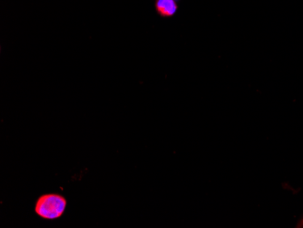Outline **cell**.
Wrapping results in <instances>:
<instances>
[{
    "instance_id": "cell-1",
    "label": "cell",
    "mask_w": 303,
    "mask_h": 228,
    "mask_svg": "<svg viewBox=\"0 0 303 228\" xmlns=\"http://www.w3.org/2000/svg\"><path fill=\"white\" fill-rule=\"evenodd\" d=\"M67 207L68 200L64 195L50 193L38 197L35 205V212L42 219H59L63 216Z\"/></svg>"
},
{
    "instance_id": "cell-3",
    "label": "cell",
    "mask_w": 303,
    "mask_h": 228,
    "mask_svg": "<svg viewBox=\"0 0 303 228\" xmlns=\"http://www.w3.org/2000/svg\"><path fill=\"white\" fill-rule=\"evenodd\" d=\"M175 1H177V0H175Z\"/></svg>"
},
{
    "instance_id": "cell-2",
    "label": "cell",
    "mask_w": 303,
    "mask_h": 228,
    "mask_svg": "<svg viewBox=\"0 0 303 228\" xmlns=\"http://www.w3.org/2000/svg\"><path fill=\"white\" fill-rule=\"evenodd\" d=\"M156 12L163 17H171L175 15L178 10L175 0H156Z\"/></svg>"
}]
</instances>
